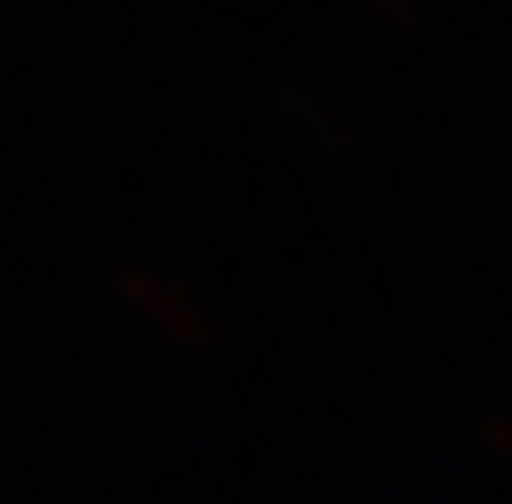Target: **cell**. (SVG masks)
Listing matches in <instances>:
<instances>
[{
  "instance_id": "obj_4",
  "label": "cell",
  "mask_w": 512,
  "mask_h": 504,
  "mask_svg": "<svg viewBox=\"0 0 512 504\" xmlns=\"http://www.w3.org/2000/svg\"><path fill=\"white\" fill-rule=\"evenodd\" d=\"M372 17H389V25H422V9H413V0H364Z\"/></svg>"
},
{
  "instance_id": "obj_3",
  "label": "cell",
  "mask_w": 512,
  "mask_h": 504,
  "mask_svg": "<svg viewBox=\"0 0 512 504\" xmlns=\"http://www.w3.org/2000/svg\"><path fill=\"white\" fill-rule=\"evenodd\" d=\"M479 438H488V455H496V463H512V414H496V422H479Z\"/></svg>"
},
{
  "instance_id": "obj_1",
  "label": "cell",
  "mask_w": 512,
  "mask_h": 504,
  "mask_svg": "<svg viewBox=\"0 0 512 504\" xmlns=\"http://www.w3.org/2000/svg\"><path fill=\"white\" fill-rule=\"evenodd\" d=\"M116 298L141 314V323L166 339V348H182V356H207L215 348V314L199 306V290H182L174 273H157V265H124L116 273Z\"/></svg>"
},
{
  "instance_id": "obj_2",
  "label": "cell",
  "mask_w": 512,
  "mask_h": 504,
  "mask_svg": "<svg viewBox=\"0 0 512 504\" xmlns=\"http://www.w3.org/2000/svg\"><path fill=\"white\" fill-rule=\"evenodd\" d=\"M281 108H290V116H298V124H306V133L323 141V149H356V133L339 124V108H323V100H314L306 83H290V91H281Z\"/></svg>"
}]
</instances>
